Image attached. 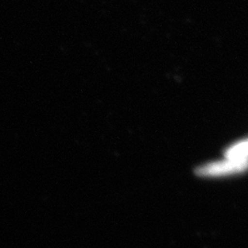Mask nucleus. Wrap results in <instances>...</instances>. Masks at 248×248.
<instances>
[{"label": "nucleus", "instance_id": "1", "mask_svg": "<svg viewBox=\"0 0 248 248\" xmlns=\"http://www.w3.org/2000/svg\"><path fill=\"white\" fill-rule=\"evenodd\" d=\"M248 170V160H232L225 158L221 161L211 162L196 170L200 177H219L240 174Z\"/></svg>", "mask_w": 248, "mask_h": 248}, {"label": "nucleus", "instance_id": "2", "mask_svg": "<svg viewBox=\"0 0 248 248\" xmlns=\"http://www.w3.org/2000/svg\"><path fill=\"white\" fill-rule=\"evenodd\" d=\"M224 156L227 159L232 160H248V139L242 140L231 145L227 148Z\"/></svg>", "mask_w": 248, "mask_h": 248}]
</instances>
